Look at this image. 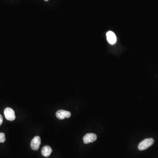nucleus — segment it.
<instances>
[{"label": "nucleus", "mask_w": 158, "mask_h": 158, "mask_svg": "<svg viewBox=\"0 0 158 158\" xmlns=\"http://www.w3.org/2000/svg\"><path fill=\"white\" fill-rule=\"evenodd\" d=\"M71 112L64 110H59L56 113L57 117L59 120H63L65 118H68L71 117Z\"/></svg>", "instance_id": "3"}, {"label": "nucleus", "mask_w": 158, "mask_h": 158, "mask_svg": "<svg viewBox=\"0 0 158 158\" xmlns=\"http://www.w3.org/2000/svg\"><path fill=\"white\" fill-rule=\"evenodd\" d=\"M52 150L51 148L49 146H45L41 150L42 155L44 157H49L52 152Z\"/></svg>", "instance_id": "7"}, {"label": "nucleus", "mask_w": 158, "mask_h": 158, "mask_svg": "<svg viewBox=\"0 0 158 158\" xmlns=\"http://www.w3.org/2000/svg\"><path fill=\"white\" fill-rule=\"evenodd\" d=\"M6 141L5 135L4 133H0V143H4Z\"/></svg>", "instance_id": "8"}, {"label": "nucleus", "mask_w": 158, "mask_h": 158, "mask_svg": "<svg viewBox=\"0 0 158 158\" xmlns=\"http://www.w3.org/2000/svg\"><path fill=\"white\" fill-rule=\"evenodd\" d=\"M41 144V139L40 137H35L31 142V147L33 150L37 151L39 149Z\"/></svg>", "instance_id": "5"}, {"label": "nucleus", "mask_w": 158, "mask_h": 158, "mask_svg": "<svg viewBox=\"0 0 158 158\" xmlns=\"http://www.w3.org/2000/svg\"><path fill=\"white\" fill-rule=\"evenodd\" d=\"M97 138L96 135L93 133H88L84 136L83 138V142L85 144L93 142L96 140Z\"/></svg>", "instance_id": "4"}, {"label": "nucleus", "mask_w": 158, "mask_h": 158, "mask_svg": "<svg viewBox=\"0 0 158 158\" xmlns=\"http://www.w3.org/2000/svg\"><path fill=\"white\" fill-rule=\"evenodd\" d=\"M3 122V117L0 114V126L1 125Z\"/></svg>", "instance_id": "9"}, {"label": "nucleus", "mask_w": 158, "mask_h": 158, "mask_svg": "<svg viewBox=\"0 0 158 158\" xmlns=\"http://www.w3.org/2000/svg\"><path fill=\"white\" fill-rule=\"evenodd\" d=\"M44 1H49V0H44Z\"/></svg>", "instance_id": "10"}, {"label": "nucleus", "mask_w": 158, "mask_h": 158, "mask_svg": "<svg viewBox=\"0 0 158 158\" xmlns=\"http://www.w3.org/2000/svg\"><path fill=\"white\" fill-rule=\"evenodd\" d=\"M106 38L108 42L110 44H114L117 42V36L116 34L111 31H108L106 33Z\"/></svg>", "instance_id": "6"}, {"label": "nucleus", "mask_w": 158, "mask_h": 158, "mask_svg": "<svg viewBox=\"0 0 158 158\" xmlns=\"http://www.w3.org/2000/svg\"><path fill=\"white\" fill-rule=\"evenodd\" d=\"M154 140L152 138H147L142 141L138 145V148L141 151L146 149L154 143Z\"/></svg>", "instance_id": "1"}, {"label": "nucleus", "mask_w": 158, "mask_h": 158, "mask_svg": "<svg viewBox=\"0 0 158 158\" xmlns=\"http://www.w3.org/2000/svg\"><path fill=\"white\" fill-rule=\"evenodd\" d=\"M4 114L5 118L8 120L13 121L16 119L15 112L11 108H6L4 110Z\"/></svg>", "instance_id": "2"}]
</instances>
